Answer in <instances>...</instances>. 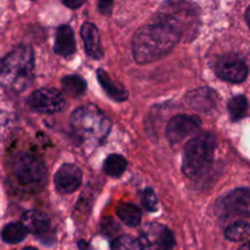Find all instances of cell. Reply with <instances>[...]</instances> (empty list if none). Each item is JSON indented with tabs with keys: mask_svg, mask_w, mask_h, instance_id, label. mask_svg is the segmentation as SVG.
<instances>
[{
	"mask_svg": "<svg viewBox=\"0 0 250 250\" xmlns=\"http://www.w3.org/2000/svg\"><path fill=\"white\" fill-rule=\"evenodd\" d=\"M181 37L175 27L160 20L142 27L132 42L134 60L141 65L160 60L175 48Z\"/></svg>",
	"mask_w": 250,
	"mask_h": 250,
	"instance_id": "1",
	"label": "cell"
},
{
	"mask_svg": "<svg viewBox=\"0 0 250 250\" xmlns=\"http://www.w3.org/2000/svg\"><path fill=\"white\" fill-rule=\"evenodd\" d=\"M71 127L85 146H100L106 139L111 122L95 105H85L71 115Z\"/></svg>",
	"mask_w": 250,
	"mask_h": 250,
	"instance_id": "2",
	"label": "cell"
},
{
	"mask_svg": "<svg viewBox=\"0 0 250 250\" xmlns=\"http://www.w3.org/2000/svg\"><path fill=\"white\" fill-rule=\"evenodd\" d=\"M34 55L29 46L20 45L0 65V84L14 92L23 90L33 78Z\"/></svg>",
	"mask_w": 250,
	"mask_h": 250,
	"instance_id": "3",
	"label": "cell"
},
{
	"mask_svg": "<svg viewBox=\"0 0 250 250\" xmlns=\"http://www.w3.org/2000/svg\"><path fill=\"white\" fill-rule=\"evenodd\" d=\"M215 151V137L203 133L190 139L183 151V173L188 177H197L211 164Z\"/></svg>",
	"mask_w": 250,
	"mask_h": 250,
	"instance_id": "4",
	"label": "cell"
},
{
	"mask_svg": "<svg viewBox=\"0 0 250 250\" xmlns=\"http://www.w3.org/2000/svg\"><path fill=\"white\" fill-rule=\"evenodd\" d=\"M12 171L17 180L27 187H43L48 178V170L37 156L20 153L12 160Z\"/></svg>",
	"mask_w": 250,
	"mask_h": 250,
	"instance_id": "5",
	"label": "cell"
},
{
	"mask_svg": "<svg viewBox=\"0 0 250 250\" xmlns=\"http://www.w3.org/2000/svg\"><path fill=\"white\" fill-rule=\"evenodd\" d=\"M214 211L221 219L250 217V188H237L220 198L215 203Z\"/></svg>",
	"mask_w": 250,
	"mask_h": 250,
	"instance_id": "6",
	"label": "cell"
},
{
	"mask_svg": "<svg viewBox=\"0 0 250 250\" xmlns=\"http://www.w3.org/2000/svg\"><path fill=\"white\" fill-rule=\"evenodd\" d=\"M27 104L29 109L39 114H54L63 109L65 99L58 89L42 88L32 93Z\"/></svg>",
	"mask_w": 250,
	"mask_h": 250,
	"instance_id": "7",
	"label": "cell"
},
{
	"mask_svg": "<svg viewBox=\"0 0 250 250\" xmlns=\"http://www.w3.org/2000/svg\"><path fill=\"white\" fill-rule=\"evenodd\" d=\"M202 126V121L197 116L178 115L173 117L166 128V137L171 144H178L197 133Z\"/></svg>",
	"mask_w": 250,
	"mask_h": 250,
	"instance_id": "8",
	"label": "cell"
},
{
	"mask_svg": "<svg viewBox=\"0 0 250 250\" xmlns=\"http://www.w3.org/2000/svg\"><path fill=\"white\" fill-rule=\"evenodd\" d=\"M22 225L34 236L38 237L45 244H51L55 241L51 222L45 214L38 210H29L22 215Z\"/></svg>",
	"mask_w": 250,
	"mask_h": 250,
	"instance_id": "9",
	"label": "cell"
},
{
	"mask_svg": "<svg viewBox=\"0 0 250 250\" xmlns=\"http://www.w3.org/2000/svg\"><path fill=\"white\" fill-rule=\"evenodd\" d=\"M216 75L221 80L231 83H241L248 77V66L242 59L234 55L222 56L216 63Z\"/></svg>",
	"mask_w": 250,
	"mask_h": 250,
	"instance_id": "10",
	"label": "cell"
},
{
	"mask_svg": "<svg viewBox=\"0 0 250 250\" xmlns=\"http://www.w3.org/2000/svg\"><path fill=\"white\" fill-rule=\"evenodd\" d=\"M54 181L60 193H73L82 183V171L76 165L66 164L59 168Z\"/></svg>",
	"mask_w": 250,
	"mask_h": 250,
	"instance_id": "11",
	"label": "cell"
},
{
	"mask_svg": "<svg viewBox=\"0 0 250 250\" xmlns=\"http://www.w3.org/2000/svg\"><path fill=\"white\" fill-rule=\"evenodd\" d=\"M81 36H82L83 43H84L85 53L93 59H99L103 58V49L102 44H100V36L99 31L97 27L93 23L85 22L83 23L82 29H81Z\"/></svg>",
	"mask_w": 250,
	"mask_h": 250,
	"instance_id": "12",
	"label": "cell"
},
{
	"mask_svg": "<svg viewBox=\"0 0 250 250\" xmlns=\"http://www.w3.org/2000/svg\"><path fill=\"white\" fill-rule=\"evenodd\" d=\"M186 102L189 106H192V109L208 112L214 109L216 98H215V93L209 88H199V89L188 93Z\"/></svg>",
	"mask_w": 250,
	"mask_h": 250,
	"instance_id": "13",
	"label": "cell"
},
{
	"mask_svg": "<svg viewBox=\"0 0 250 250\" xmlns=\"http://www.w3.org/2000/svg\"><path fill=\"white\" fill-rule=\"evenodd\" d=\"M54 50L61 56H70L76 51L75 34L67 24H62L56 29Z\"/></svg>",
	"mask_w": 250,
	"mask_h": 250,
	"instance_id": "14",
	"label": "cell"
},
{
	"mask_svg": "<svg viewBox=\"0 0 250 250\" xmlns=\"http://www.w3.org/2000/svg\"><path fill=\"white\" fill-rule=\"evenodd\" d=\"M97 77L100 85L104 88L106 94L109 95L112 100H116V102H125V100L128 98L127 90L125 89L121 84L115 82V81L110 77V75L106 71H104L103 68H99V70L97 71Z\"/></svg>",
	"mask_w": 250,
	"mask_h": 250,
	"instance_id": "15",
	"label": "cell"
},
{
	"mask_svg": "<svg viewBox=\"0 0 250 250\" xmlns=\"http://www.w3.org/2000/svg\"><path fill=\"white\" fill-rule=\"evenodd\" d=\"M28 231L22 222H11L1 229V239L7 244H16L26 238Z\"/></svg>",
	"mask_w": 250,
	"mask_h": 250,
	"instance_id": "16",
	"label": "cell"
},
{
	"mask_svg": "<svg viewBox=\"0 0 250 250\" xmlns=\"http://www.w3.org/2000/svg\"><path fill=\"white\" fill-rule=\"evenodd\" d=\"M117 216L120 217L125 225L129 227H136L142 221V212L136 205L133 204H121L116 210Z\"/></svg>",
	"mask_w": 250,
	"mask_h": 250,
	"instance_id": "17",
	"label": "cell"
},
{
	"mask_svg": "<svg viewBox=\"0 0 250 250\" xmlns=\"http://www.w3.org/2000/svg\"><path fill=\"white\" fill-rule=\"evenodd\" d=\"M127 161L119 154H111L104 163V171L111 177H119L126 171Z\"/></svg>",
	"mask_w": 250,
	"mask_h": 250,
	"instance_id": "18",
	"label": "cell"
},
{
	"mask_svg": "<svg viewBox=\"0 0 250 250\" xmlns=\"http://www.w3.org/2000/svg\"><path fill=\"white\" fill-rule=\"evenodd\" d=\"M62 87L70 97L77 98L85 92L87 83L80 76H67L62 80Z\"/></svg>",
	"mask_w": 250,
	"mask_h": 250,
	"instance_id": "19",
	"label": "cell"
},
{
	"mask_svg": "<svg viewBox=\"0 0 250 250\" xmlns=\"http://www.w3.org/2000/svg\"><path fill=\"white\" fill-rule=\"evenodd\" d=\"M250 236V225L244 221L234 222L233 225L229 226L225 231V237L229 241L241 242L247 239Z\"/></svg>",
	"mask_w": 250,
	"mask_h": 250,
	"instance_id": "20",
	"label": "cell"
},
{
	"mask_svg": "<svg viewBox=\"0 0 250 250\" xmlns=\"http://www.w3.org/2000/svg\"><path fill=\"white\" fill-rule=\"evenodd\" d=\"M248 109V100L244 95H237L232 98L229 103V112L232 121H238L243 119Z\"/></svg>",
	"mask_w": 250,
	"mask_h": 250,
	"instance_id": "21",
	"label": "cell"
},
{
	"mask_svg": "<svg viewBox=\"0 0 250 250\" xmlns=\"http://www.w3.org/2000/svg\"><path fill=\"white\" fill-rule=\"evenodd\" d=\"M111 250H144V248L139 239L124 234L115 239L111 246Z\"/></svg>",
	"mask_w": 250,
	"mask_h": 250,
	"instance_id": "22",
	"label": "cell"
},
{
	"mask_svg": "<svg viewBox=\"0 0 250 250\" xmlns=\"http://www.w3.org/2000/svg\"><path fill=\"white\" fill-rule=\"evenodd\" d=\"M158 243L159 250H173L175 248V237L172 232L166 227H159L158 233Z\"/></svg>",
	"mask_w": 250,
	"mask_h": 250,
	"instance_id": "23",
	"label": "cell"
},
{
	"mask_svg": "<svg viewBox=\"0 0 250 250\" xmlns=\"http://www.w3.org/2000/svg\"><path fill=\"white\" fill-rule=\"evenodd\" d=\"M142 202H143L144 208L148 211H156L158 210V198H156L155 192L151 188H146L143 192V197H142Z\"/></svg>",
	"mask_w": 250,
	"mask_h": 250,
	"instance_id": "24",
	"label": "cell"
},
{
	"mask_svg": "<svg viewBox=\"0 0 250 250\" xmlns=\"http://www.w3.org/2000/svg\"><path fill=\"white\" fill-rule=\"evenodd\" d=\"M114 5L112 1H100L99 2V10L103 14H109L111 11V7Z\"/></svg>",
	"mask_w": 250,
	"mask_h": 250,
	"instance_id": "25",
	"label": "cell"
},
{
	"mask_svg": "<svg viewBox=\"0 0 250 250\" xmlns=\"http://www.w3.org/2000/svg\"><path fill=\"white\" fill-rule=\"evenodd\" d=\"M84 4V1H71V0H67V1H63V5L67 7H71V9H77V7L82 6V5Z\"/></svg>",
	"mask_w": 250,
	"mask_h": 250,
	"instance_id": "26",
	"label": "cell"
},
{
	"mask_svg": "<svg viewBox=\"0 0 250 250\" xmlns=\"http://www.w3.org/2000/svg\"><path fill=\"white\" fill-rule=\"evenodd\" d=\"M238 250H250V241L248 242V243L243 244V246H242Z\"/></svg>",
	"mask_w": 250,
	"mask_h": 250,
	"instance_id": "27",
	"label": "cell"
},
{
	"mask_svg": "<svg viewBox=\"0 0 250 250\" xmlns=\"http://www.w3.org/2000/svg\"><path fill=\"white\" fill-rule=\"evenodd\" d=\"M246 19H247V22H248V24L250 27V6L248 7V10H247V12H246Z\"/></svg>",
	"mask_w": 250,
	"mask_h": 250,
	"instance_id": "28",
	"label": "cell"
},
{
	"mask_svg": "<svg viewBox=\"0 0 250 250\" xmlns=\"http://www.w3.org/2000/svg\"><path fill=\"white\" fill-rule=\"evenodd\" d=\"M23 250H37L36 248H32V247H27V248H24Z\"/></svg>",
	"mask_w": 250,
	"mask_h": 250,
	"instance_id": "29",
	"label": "cell"
}]
</instances>
